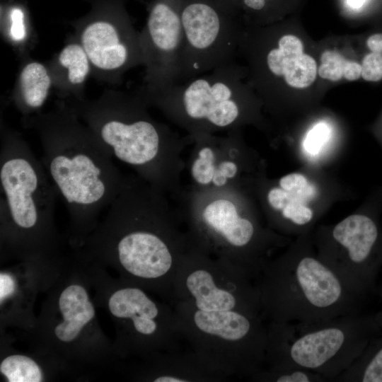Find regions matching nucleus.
<instances>
[{
    "instance_id": "nucleus-31",
    "label": "nucleus",
    "mask_w": 382,
    "mask_h": 382,
    "mask_svg": "<svg viewBox=\"0 0 382 382\" xmlns=\"http://www.w3.org/2000/svg\"><path fill=\"white\" fill-rule=\"evenodd\" d=\"M266 0H241V11H253V13H260L265 10Z\"/></svg>"
},
{
    "instance_id": "nucleus-19",
    "label": "nucleus",
    "mask_w": 382,
    "mask_h": 382,
    "mask_svg": "<svg viewBox=\"0 0 382 382\" xmlns=\"http://www.w3.org/2000/svg\"><path fill=\"white\" fill-rule=\"evenodd\" d=\"M51 84L50 75L44 64L37 62L27 64L19 76L18 103L21 110L30 112L42 107Z\"/></svg>"
},
{
    "instance_id": "nucleus-15",
    "label": "nucleus",
    "mask_w": 382,
    "mask_h": 382,
    "mask_svg": "<svg viewBox=\"0 0 382 382\" xmlns=\"http://www.w3.org/2000/svg\"><path fill=\"white\" fill-rule=\"evenodd\" d=\"M191 144V154L185 163L191 181L189 189H240L243 163L238 129L224 136L202 135Z\"/></svg>"
},
{
    "instance_id": "nucleus-9",
    "label": "nucleus",
    "mask_w": 382,
    "mask_h": 382,
    "mask_svg": "<svg viewBox=\"0 0 382 382\" xmlns=\"http://www.w3.org/2000/svg\"><path fill=\"white\" fill-rule=\"evenodd\" d=\"M173 306L185 344L217 373L251 378L265 366L267 323L261 313L204 311L182 301Z\"/></svg>"
},
{
    "instance_id": "nucleus-27",
    "label": "nucleus",
    "mask_w": 382,
    "mask_h": 382,
    "mask_svg": "<svg viewBox=\"0 0 382 382\" xmlns=\"http://www.w3.org/2000/svg\"><path fill=\"white\" fill-rule=\"evenodd\" d=\"M280 212L283 218L297 226L306 225L313 219L312 210L306 203L298 200L288 203Z\"/></svg>"
},
{
    "instance_id": "nucleus-21",
    "label": "nucleus",
    "mask_w": 382,
    "mask_h": 382,
    "mask_svg": "<svg viewBox=\"0 0 382 382\" xmlns=\"http://www.w3.org/2000/svg\"><path fill=\"white\" fill-rule=\"evenodd\" d=\"M59 65L66 71L67 81L72 86L81 85L86 81L91 63L79 42L67 44L59 52Z\"/></svg>"
},
{
    "instance_id": "nucleus-35",
    "label": "nucleus",
    "mask_w": 382,
    "mask_h": 382,
    "mask_svg": "<svg viewBox=\"0 0 382 382\" xmlns=\"http://www.w3.org/2000/svg\"><path fill=\"white\" fill-rule=\"evenodd\" d=\"M369 0H347V4L353 10L361 9Z\"/></svg>"
},
{
    "instance_id": "nucleus-8",
    "label": "nucleus",
    "mask_w": 382,
    "mask_h": 382,
    "mask_svg": "<svg viewBox=\"0 0 382 382\" xmlns=\"http://www.w3.org/2000/svg\"><path fill=\"white\" fill-rule=\"evenodd\" d=\"M235 61L163 89H142L138 96L184 129L191 141L238 129L245 118L248 92Z\"/></svg>"
},
{
    "instance_id": "nucleus-3",
    "label": "nucleus",
    "mask_w": 382,
    "mask_h": 382,
    "mask_svg": "<svg viewBox=\"0 0 382 382\" xmlns=\"http://www.w3.org/2000/svg\"><path fill=\"white\" fill-rule=\"evenodd\" d=\"M146 106L139 96L119 97L91 105L79 115L112 157L177 200L183 190V153L191 141L154 120Z\"/></svg>"
},
{
    "instance_id": "nucleus-22",
    "label": "nucleus",
    "mask_w": 382,
    "mask_h": 382,
    "mask_svg": "<svg viewBox=\"0 0 382 382\" xmlns=\"http://www.w3.org/2000/svg\"><path fill=\"white\" fill-rule=\"evenodd\" d=\"M0 373L8 382H41L43 371L38 364L30 357L11 354L0 364Z\"/></svg>"
},
{
    "instance_id": "nucleus-23",
    "label": "nucleus",
    "mask_w": 382,
    "mask_h": 382,
    "mask_svg": "<svg viewBox=\"0 0 382 382\" xmlns=\"http://www.w3.org/2000/svg\"><path fill=\"white\" fill-rule=\"evenodd\" d=\"M257 381L324 382L325 378L313 371L295 367H263L252 378Z\"/></svg>"
},
{
    "instance_id": "nucleus-1",
    "label": "nucleus",
    "mask_w": 382,
    "mask_h": 382,
    "mask_svg": "<svg viewBox=\"0 0 382 382\" xmlns=\"http://www.w3.org/2000/svg\"><path fill=\"white\" fill-rule=\"evenodd\" d=\"M168 197L136 174L125 175L106 216L84 241L136 285L173 303L175 279L191 243L180 208Z\"/></svg>"
},
{
    "instance_id": "nucleus-29",
    "label": "nucleus",
    "mask_w": 382,
    "mask_h": 382,
    "mask_svg": "<svg viewBox=\"0 0 382 382\" xmlns=\"http://www.w3.org/2000/svg\"><path fill=\"white\" fill-rule=\"evenodd\" d=\"M10 37L14 42H22L26 37V28L23 12L19 8H13L10 13Z\"/></svg>"
},
{
    "instance_id": "nucleus-10",
    "label": "nucleus",
    "mask_w": 382,
    "mask_h": 382,
    "mask_svg": "<svg viewBox=\"0 0 382 382\" xmlns=\"http://www.w3.org/2000/svg\"><path fill=\"white\" fill-rule=\"evenodd\" d=\"M173 294V305L182 301L204 311L262 314L255 280L192 245L179 267Z\"/></svg>"
},
{
    "instance_id": "nucleus-28",
    "label": "nucleus",
    "mask_w": 382,
    "mask_h": 382,
    "mask_svg": "<svg viewBox=\"0 0 382 382\" xmlns=\"http://www.w3.org/2000/svg\"><path fill=\"white\" fill-rule=\"evenodd\" d=\"M361 76L368 81H378L382 79V54L371 52L364 56Z\"/></svg>"
},
{
    "instance_id": "nucleus-7",
    "label": "nucleus",
    "mask_w": 382,
    "mask_h": 382,
    "mask_svg": "<svg viewBox=\"0 0 382 382\" xmlns=\"http://www.w3.org/2000/svg\"><path fill=\"white\" fill-rule=\"evenodd\" d=\"M193 246L255 281L270 262L265 236L244 211L240 189L183 190L177 199Z\"/></svg>"
},
{
    "instance_id": "nucleus-36",
    "label": "nucleus",
    "mask_w": 382,
    "mask_h": 382,
    "mask_svg": "<svg viewBox=\"0 0 382 382\" xmlns=\"http://www.w3.org/2000/svg\"><path fill=\"white\" fill-rule=\"evenodd\" d=\"M380 296H381V302H382V284H381V289H380ZM375 317H376V319L379 326L382 329V305H381V308L379 310V311H378L376 313H375Z\"/></svg>"
},
{
    "instance_id": "nucleus-13",
    "label": "nucleus",
    "mask_w": 382,
    "mask_h": 382,
    "mask_svg": "<svg viewBox=\"0 0 382 382\" xmlns=\"http://www.w3.org/2000/svg\"><path fill=\"white\" fill-rule=\"evenodd\" d=\"M335 250L320 258L367 299L376 292L382 267V234L374 219L361 214L349 216L330 232Z\"/></svg>"
},
{
    "instance_id": "nucleus-32",
    "label": "nucleus",
    "mask_w": 382,
    "mask_h": 382,
    "mask_svg": "<svg viewBox=\"0 0 382 382\" xmlns=\"http://www.w3.org/2000/svg\"><path fill=\"white\" fill-rule=\"evenodd\" d=\"M361 66L357 62L348 61L344 72V78L348 81H355L360 78Z\"/></svg>"
},
{
    "instance_id": "nucleus-30",
    "label": "nucleus",
    "mask_w": 382,
    "mask_h": 382,
    "mask_svg": "<svg viewBox=\"0 0 382 382\" xmlns=\"http://www.w3.org/2000/svg\"><path fill=\"white\" fill-rule=\"evenodd\" d=\"M16 290L14 278L10 274L1 272L0 274V301L1 304L12 296Z\"/></svg>"
},
{
    "instance_id": "nucleus-2",
    "label": "nucleus",
    "mask_w": 382,
    "mask_h": 382,
    "mask_svg": "<svg viewBox=\"0 0 382 382\" xmlns=\"http://www.w3.org/2000/svg\"><path fill=\"white\" fill-rule=\"evenodd\" d=\"M42 163L68 210L75 241H84L100 213L120 192L124 175L112 155L75 115L60 112L38 118Z\"/></svg>"
},
{
    "instance_id": "nucleus-26",
    "label": "nucleus",
    "mask_w": 382,
    "mask_h": 382,
    "mask_svg": "<svg viewBox=\"0 0 382 382\" xmlns=\"http://www.w3.org/2000/svg\"><path fill=\"white\" fill-rule=\"evenodd\" d=\"M330 136V129L328 124H316L309 130L304 139V149L310 154H316L328 142Z\"/></svg>"
},
{
    "instance_id": "nucleus-6",
    "label": "nucleus",
    "mask_w": 382,
    "mask_h": 382,
    "mask_svg": "<svg viewBox=\"0 0 382 382\" xmlns=\"http://www.w3.org/2000/svg\"><path fill=\"white\" fill-rule=\"evenodd\" d=\"M381 333L375 314L361 312L313 322H268L264 367L295 366L335 381Z\"/></svg>"
},
{
    "instance_id": "nucleus-25",
    "label": "nucleus",
    "mask_w": 382,
    "mask_h": 382,
    "mask_svg": "<svg viewBox=\"0 0 382 382\" xmlns=\"http://www.w3.org/2000/svg\"><path fill=\"white\" fill-rule=\"evenodd\" d=\"M279 185L306 204L316 195L313 185L309 183L306 178L300 173H291L283 176L279 181Z\"/></svg>"
},
{
    "instance_id": "nucleus-20",
    "label": "nucleus",
    "mask_w": 382,
    "mask_h": 382,
    "mask_svg": "<svg viewBox=\"0 0 382 382\" xmlns=\"http://www.w3.org/2000/svg\"><path fill=\"white\" fill-rule=\"evenodd\" d=\"M335 381L382 382V333L369 342L360 356Z\"/></svg>"
},
{
    "instance_id": "nucleus-11",
    "label": "nucleus",
    "mask_w": 382,
    "mask_h": 382,
    "mask_svg": "<svg viewBox=\"0 0 382 382\" xmlns=\"http://www.w3.org/2000/svg\"><path fill=\"white\" fill-rule=\"evenodd\" d=\"M184 47L178 82L234 61L243 33L241 16L214 0H183Z\"/></svg>"
},
{
    "instance_id": "nucleus-33",
    "label": "nucleus",
    "mask_w": 382,
    "mask_h": 382,
    "mask_svg": "<svg viewBox=\"0 0 382 382\" xmlns=\"http://www.w3.org/2000/svg\"><path fill=\"white\" fill-rule=\"evenodd\" d=\"M228 12L241 16V0H214Z\"/></svg>"
},
{
    "instance_id": "nucleus-18",
    "label": "nucleus",
    "mask_w": 382,
    "mask_h": 382,
    "mask_svg": "<svg viewBox=\"0 0 382 382\" xmlns=\"http://www.w3.org/2000/svg\"><path fill=\"white\" fill-rule=\"evenodd\" d=\"M57 306L61 320L54 325V335L60 342L71 343L95 318L94 306L86 288L79 284L64 287Z\"/></svg>"
},
{
    "instance_id": "nucleus-17",
    "label": "nucleus",
    "mask_w": 382,
    "mask_h": 382,
    "mask_svg": "<svg viewBox=\"0 0 382 382\" xmlns=\"http://www.w3.org/2000/svg\"><path fill=\"white\" fill-rule=\"evenodd\" d=\"M277 46L270 47L265 54V68L272 76L284 77L287 85L304 88L315 81L317 64L314 59L303 54L299 38L284 35L277 40Z\"/></svg>"
},
{
    "instance_id": "nucleus-14",
    "label": "nucleus",
    "mask_w": 382,
    "mask_h": 382,
    "mask_svg": "<svg viewBox=\"0 0 382 382\" xmlns=\"http://www.w3.org/2000/svg\"><path fill=\"white\" fill-rule=\"evenodd\" d=\"M183 0H156L139 33L145 90L163 89L178 82L184 47Z\"/></svg>"
},
{
    "instance_id": "nucleus-16",
    "label": "nucleus",
    "mask_w": 382,
    "mask_h": 382,
    "mask_svg": "<svg viewBox=\"0 0 382 382\" xmlns=\"http://www.w3.org/2000/svg\"><path fill=\"white\" fill-rule=\"evenodd\" d=\"M80 43L100 71L119 74L142 64L139 33L127 23H91L81 32Z\"/></svg>"
},
{
    "instance_id": "nucleus-12",
    "label": "nucleus",
    "mask_w": 382,
    "mask_h": 382,
    "mask_svg": "<svg viewBox=\"0 0 382 382\" xmlns=\"http://www.w3.org/2000/svg\"><path fill=\"white\" fill-rule=\"evenodd\" d=\"M169 303L154 299L139 286L132 284L113 291L108 306L125 328L132 348L160 354L179 350L185 345L174 306Z\"/></svg>"
},
{
    "instance_id": "nucleus-4",
    "label": "nucleus",
    "mask_w": 382,
    "mask_h": 382,
    "mask_svg": "<svg viewBox=\"0 0 382 382\" xmlns=\"http://www.w3.org/2000/svg\"><path fill=\"white\" fill-rule=\"evenodd\" d=\"M256 284L267 323L313 322L358 313L367 299L320 257L306 251L270 260Z\"/></svg>"
},
{
    "instance_id": "nucleus-5",
    "label": "nucleus",
    "mask_w": 382,
    "mask_h": 382,
    "mask_svg": "<svg viewBox=\"0 0 382 382\" xmlns=\"http://www.w3.org/2000/svg\"><path fill=\"white\" fill-rule=\"evenodd\" d=\"M0 190L2 243L22 254L49 251L57 192L27 142L6 128L1 135Z\"/></svg>"
},
{
    "instance_id": "nucleus-24",
    "label": "nucleus",
    "mask_w": 382,
    "mask_h": 382,
    "mask_svg": "<svg viewBox=\"0 0 382 382\" xmlns=\"http://www.w3.org/2000/svg\"><path fill=\"white\" fill-rule=\"evenodd\" d=\"M321 64L318 68L319 76L325 79L338 81L344 78V72L348 60L339 52L325 50L320 56Z\"/></svg>"
},
{
    "instance_id": "nucleus-34",
    "label": "nucleus",
    "mask_w": 382,
    "mask_h": 382,
    "mask_svg": "<svg viewBox=\"0 0 382 382\" xmlns=\"http://www.w3.org/2000/svg\"><path fill=\"white\" fill-rule=\"evenodd\" d=\"M367 47L375 53H382V33L371 35L366 41Z\"/></svg>"
}]
</instances>
